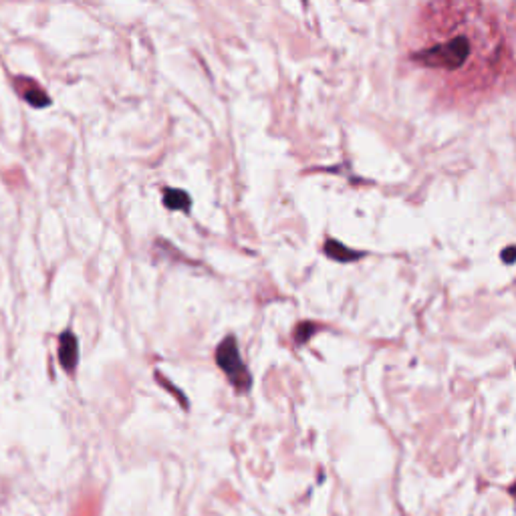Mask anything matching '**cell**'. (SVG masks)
<instances>
[{"instance_id": "8", "label": "cell", "mask_w": 516, "mask_h": 516, "mask_svg": "<svg viewBox=\"0 0 516 516\" xmlns=\"http://www.w3.org/2000/svg\"><path fill=\"white\" fill-rule=\"evenodd\" d=\"M500 258H502V263H504V265H515V263H516V247H506V249L502 250Z\"/></svg>"}, {"instance_id": "2", "label": "cell", "mask_w": 516, "mask_h": 516, "mask_svg": "<svg viewBox=\"0 0 516 516\" xmlns=\"http://www.w3.org/2000/svg\"><path fill=\"white\" fill-rule=\"evenodd\" d=\"M470 55V42L466 37H454L452 40L436 45L430 51H423L418 55L425 67H438V69H456L466 63Z\"/></svg>"}, {"instance_id": "9", "label": "cell", "mask_w": 516, "mask_h": 516, "mask_svg": "<svg viewBox=\"0 0 516 516\" xmlns=\"http://www.w3.org/2000/svg\"><path fill=\"white\" fill-rule=\"evenodd\" d=\"M510 494H513V497H516V484H513V486H510Z\"/></svg>"}, {"instance_id": "6", "label": "cell", "mask_w": 516, "mask_h": 516, "mask_svg": "<svg viewBox=\"0 0 516 516\" xmlns=\"http://www.w3.org/2000/svg\"><path fill=\"white\" fill-rule=\"evenodd\" d=\"M164 204L170 210H188L191 204L188 191L178 190V188H170L164 191Z\"/></svg>"}, {"instance_id": "3", "label": "cell", "mask_w": 516, "mask_h": 516, "mask_svg": "<svg viewBox=\"0 0 516 516\" xmlns=\"http://www.w3.org/2000/svg\"><path fill=\"white\" fill-rule=\"evenodd\" d=\"M15 89H17V93H19L29 105H33V107H47L49 103H51V99L47 95V91L35 83L33 79H29V77H17L15 79Z\"/></svg>"}, {"instance_id": "5", "label": "cell", "mask_w": 516, "mask_h": 516, "mask_svg": "<svg viewBox=\"0 0 516 516\" xmlns=\"http://www.w3.org/2000/svg\"><path fill=\"white\" fill-rule=\"evenodd\" d=\"M325 254L331 258V260H337V263H353V260H359V258H363L365 252H357V250H351L347 249L345 244H341L339 240H333V238H329L325 242Z\"/></svg>"}, {"instance_id": "1", "label": "cell", "mask_w": 516, "mask_h": 516, "mask_svg": "<svg viewBox=\"0 0 516 516\" xmlns=\"http://www.w3.org/2000/svg\"><path fill=\"white\" fill-rule=\"evenodd\" d=\"M216 363L226 373L228 382L238 391H249L250 385H252V377H250V371L247 369L242 357H240L236 337L230 335V337H226L222 343L216 347Z\"/></svg>"}, {"instance_id": "7", "label": "cell", "mask_w": 516, "mask_h": 516, "mask_svg": "<svg viewBox=\"0 0 516 516\" xmlns=\"http://www.w3.org/2000/svg\"><path fill=\"white\" fill-rule=\"evenodd\" d=\"M315 331H317V325L315 323H311V321H305V323H301V325L297 327V333H295V339H297V343L303 345L306 343L313 335H315Z\"/></svg>"}, {"instance_id": "4", "label": "cell", "mask_w": 516, "mask_h": 516, "mask_svg": "<svg viewBox=\"0 0 516 516\" xmlns=\"http://www.w3.org/2000/svg\"><path fill=\"white\" fill-rule=\"evenodd\" d=\"M58 361L63 365V369L73 371L79 361V341L71 331L61 333L58 337Z\"/></svg>"}]
</instances>
